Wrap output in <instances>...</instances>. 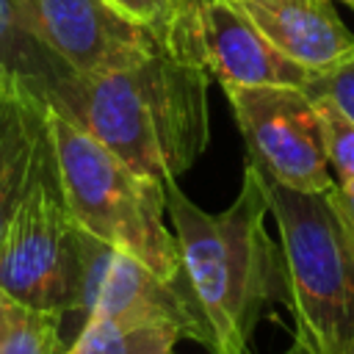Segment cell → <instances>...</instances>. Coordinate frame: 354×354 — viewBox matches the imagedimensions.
<instances>
[{
  "label": "cell",
  "mask_w": 354,
  "mask_h": 354,
  "mask_svg": "<svg viewBox=\"0 0 354 354\" xmlns=\"http://www.w3.org/2000/svg\"><path fill=\"white\" fill-rule=\"evenodd\" d=\"M310 100L318 108L324 152H326V160L337 177L335 183L354 180V122L332 100H326V97H310Z\"/></svg>",
  "instance_id": "9a60e30c"
},
{
  "label": "cell",
  "mask_w": 354,
  "mask_h": 354,
  "mask_svg": "<svg viewBox=\"0 0 354 354\" xmlns=\"http://www.w3.org/2000/svg\"><path fill=\"white\" fill-rule=\"evenodd\" d=\"M75 75L28 30L19 0H0V83H14L36 94L41 102Z\"/></svg>",
  "instance_id": "7c38bea8"
},
{
  "label": "cell",
  "mask_w": 354,
  "mask_h": 354,
  "mask_svg": "<svg viewBox=\"0 0 354 354\" xmlns=\"http://www.w3.org/2000/svg\"><path fill=\"white\" fill-rule=\"evenodd\" d=\"M44 133L47 102L22 86L0 83V241L25 196Z\"/></svg>",
  "instance_id": "8fae6325"
},
{
  "label": "cell",
  "mask_w": 354,
  "mask_h": 354,
  "mask_svg": "<svg viewBox=\"0 0 354 354\" xmlns=\"http://www.w3.org/2000/svg\"><path fill=\"white\" fill-rule=\"evenodd\" d=\"M166 213L202 321V346L210 354H249L263 310L274 301L290 310L288 266L266 232L268 202L257 169L243 166L241 191L221 213L202 210L171 180Z\"/></svg>",
  "instance_id": "7a4b0ae2"
},
{
  "label": "cell",
  "mask_w": 354,
  "mask_h": 354,
  "mask_svg": "<svg viewBox=\"0 0 354 354\" xmlns=\"http://www.w3.org/2000/svg\"><path fill=\"white\" fill-rule=\"evenodd\" d=\"M171 53L196 61L210 80L227 86H296L315 75L279 53L260 28L230 0H196L185 8Z\"/></svg>",
  "instance_id": "ba28073f"
},
{
  "label": "cell",
  "mask_w": 354,
  "mask_h": 354,
  "mask_svg": "<svg viewBox=\"0 0 354 354\" xmlns=\"http://www.w3.org/2000/svg\"><path fill=\"white\" fill-rule=\"evenodd\" d=\"M282 354H304V348H301V346H299V343L293 340V343H290V346H288V348H285Z\"/></svg>",
  "instance_id": "d6986e66"
},
{
  "label": "cell",
  "mask_w": 354,
  "mask_h": 354,
  "mask_svg": "<svg viewBox=\"0 0 354 354\" xmlns=\"http://www.w3.org/2000/svg\"><path fill=\"white\" fill-rule=\"evenodd\" d=\"M288 58L310 72H326L354 55V33L332 0H230Z\"/></svg>",
  "instance_id": "30bf717a"
},
{
  "label": "cell",
  "mask_w": 354,
  "mask_h": 354,
  "mask_svg": "<svg viewBox=\"0 0 354 354\" xmlns=\"http://www.w3.org/2000/svg\"><path fill=\"white\" fill-rule=\"evenodd\" d=\"M210 75L166 47L97 72L69 75L47 100L133 171L160 185L180 180L210 141Z\"/></svg>",
  "instance_id": "6da1fadb"
},
{
  "label": "cell",
  "mask_w": 354,
  "mask_h": 354,
  "mask_svg": "<svg viewBox=\"0 0 354 354\" xmlns=\"http://www.w3.org/2000/svg\"><path fill=\"white\" fill-rule=\"evenodd\" d=\"M304 91L310 97H326L332 100L351 122H354V55L340 61L337 66L326 69V72H315Z\"/></svg>",
  "instance_id": "e0dca14e"
},
{
  "label": "cell",
  "mask_w": 354,
  "mask_h": 354,
  "mask_svg": "<svg viewBox=\"0 0 354 354\" xmlns=\"http://www.w3.org/2000/svg\"><path fill=\"white\" fill-rule=\"evenodd\" d=\"M66 207L80 230L133 254L163 279H180V249L166 227V185L141 177L69 116L47 105Z\"/></svg>",
  "instance_id": "277c9868"
},
{
  "label": "cell",
  "mask_w": 354,
  "mask_h": 354,
  "mask_svg": "<svg viewBox=\"0 0 354 354\" xmlns=\"http://www.w3.org/2000/svg\"><path fill=\"white\" fill-rule=\"evenodd\" d=\"M191 3H196V0H188V6H191ZM188 6H185V8H188Z\"/></svg>",
  "instance_id": "44dd1931"
},
{
  "label": "cell",
  "mask_w": 354,
  "mask_h": 354,
  "mask_svg": "<svg viewBox=\"0 0 354 354\" xmlns=\"http://www.w3.org/2000/svg\"><path fill=\"white\" fill-rule=\"evenodd\" d=\"M351 354H354V351H351Z\"/></svg>",
  "instance_id": "7402d4cb"
},
{
  "label": "cell",
  "mask_w": 354,
  "mask_h": 354,
  "mask_svg": "<svg viewBox=\"0 0 354 354\" xmlns=\"http://www.w3.org/2000/svg\"><path fill=\"white\" fill-rule=\"evenodd\" d=\"M28 30L75 75L127 66L163 47L108 0H19Z\"/></svg>",
  "instance_id": "9c48e42d"
},
{
  "label": "cell",
  "mask_w": 354,
  "mask_h": 354,
  "mask_svg": "<svg viewBox=\"0 0 354 354\" xmlns=\"http://www.w3.org/2000/svg\"><path fill=\"white\" fill-rule=\"evenodd\" d=\"M235 124L249 163L296 191H329L335 185L324 152L315 102L296 86H227Z\"/></svg>",
  "instance_id": "8992f818"
},
{
  "label": "cell",
  "mask_w": 354,
  "mask_h": 354,
  "mask_svg": "<svg viewBox=\"0 0 354 354\" xmlns=\"http://www.w3.org/2000/svg\"><path fill=\"white\" fill-rule=\"evenodd\" d=\"M80 282V227L75 224L58 177L55 147L47 133L36 149L25 196L0 241V290L55 313H72Z\"/></svg>",
  "instance_id": "5b68a950"
},
{
  "label": "cell",
  "mask_w": 354,
  "mask_h": 354,
  "mask_svg": "<svg viewBox=\"0 0 354 354\" xmlns=\"http://www.w3.org/2000/svg\"><path fill=\"white\" fill-rule=\"evenodd\" d=\"M180 337V326L166 321L91 318L80 324L64 354H171Z\"/></svg>",
  "instance_id": "4fadbf2b"
},
{
  "label": "cell",
  "mask_w": 354,
  "mask_h": 354,
  "mask_svg": "<svg viewBox=\"0 0 354 354\" xmlns=\"http://www.w3.org/2000/svg\"><path fill=\"white\" fill-rule=\"evenodd\" d=\"M340 3H346L348 8H354V0H340Z\"/></svg>",
  "instance_id": "ffe728a7"
},
{
  "label": "cell",
  "mask_w": 354,
  "mask_h": 354,
  "mask_svg": "<svg viewBox=\"0 0 354 354\" xmlns=\"http://www.w3.org/2000/svg\"><path fill=\"white\" fill-rule=\"evenodd\" d=\"M260 183L288 266L296 343L304 354H351L354 235L332 202V188L296 191L266 174Z\"/></svg>",
  "instance_id": "3957f363"
},
{
  "label": "cell",
  "mask_w": 354,
  "mask_h": 354,
  "mask_svg": "<svg viewBox=\"0 0 354 354\" xmlns=\"http://www.w3.org/2000/svg\"><path fill=\"white\" fill-rule=\"evenodd\" d=\"M64 313L30 307L0 290V354H64Z\"/></svg>",
  "instance_id": "5bb4252c"
},
{
  "label": "cell",
  "mask_w": 354,
  "mask_h": 354,
  "mask_svg": "<svg viewBox=\"0 0 354 354\" xmlns=\"http://www.w3.org/2000/svg\"><path fill=\"white\" fill-rule=\"evenodd\" d=\"M108 3H113L124 17L149 28L166 50L188 6V0H108Z\"/></svg>",
  "instance_id": "2e32d148"
},
{
  "label": "cell",
  "mask_w": 354,
  "mask_h": 354,
  "mask_svg": "<svg viewBox=\"0 0 354 354\" xmlns=\"http://www.w3.org/2000/svg\"><path fill=\"white\" fill-rule=\"evenodd\" d=\"M329 194H332V202H335L340 218L346 221V227H348L351 235H354V180H348V183H335Z\"/></svg>",
  "instance_id": "ac0fdd59"
},
{
  "label": "cell",
  "mask_w": 354,
  "mask_h": 354,
  "mask_svg": "<svg viewBox=\"0 0 354 354\" xmlns=\"http://www.w3.org/2000/svg\"><path fill=\"white\" fill-rule=\"evenodd\" d=\"M72 313H80L83 321H166L180 326L183 337L202 343V321L183 274L180 279H163L86 230H80V282Z\"/></svg>",
  "instance_id": "52a82bcc"
}]
</instances>
